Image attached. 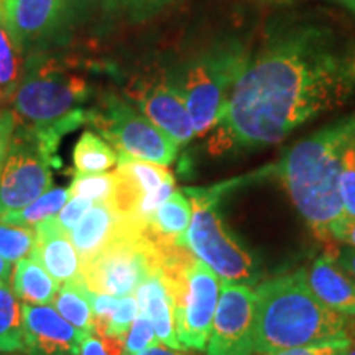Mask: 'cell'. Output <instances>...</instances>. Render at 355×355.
<instances>
[{
    "mask_svg": "<svg viewBox=\"0 0 355 355\" xmlns=\"http://www.w3.org/2000/svg\"><path fill=\"white\" fill-rule=\"evenodd\" d=\"M354 91L355 43L316 15L275 17L235 83L214 141L219 152L277 145Z\"/></svg>",
    "mask_w": 355,
    "mask_h": 355,
    "instance_id": "obj_1",
    "label": "cell"
},
{
    "mask_svg": "<svg viewBox=\"0 0 355 355\" xmlns=\"http://www.w3.org/2000/svg\"><path fill=\"white\" fill-rule=\"evenodd\" d=\"M354 132L355 112L300 140L275 166L306 224L326 242L337 241L345 222L340 173Z\"/></svg>",
    "mask_w": 355,
    "mask_h": 355,
    "instance_id": "obj_2",
    "label": "cell"
},
{
    "mask_svg": "<svg viewBox=\"0 0 355 355\" xmlns=\"http://www.w3.org/2000/svg\"><path fill=\"white\" fill-rule=\"evenodd\" d=\"M252 355L355 339V318L336 313L309 290L303 270L260 283Z\"/></svg>",
    "mask_w": 355,
    "mask_h": 355,
    "instance_id": "obj_3",
    "label": "cell"
},
{
    "mask_svg": "<svg viewBox=\"0 0 355 355\" xmlns=\"http://www.w3.org/2000/svg\"><path fill=\"white\" fill-rule=\"evenodd\" d=\"M91 83L63 60L44 51L30 53L25 74L12 99L15 122L33 128L44 140L60 145L61 137L87 122L83 109Z\"/></svg>",
    "mask_w": 355,
    "mask_h": 355,
    "instance_id": "obj_4",
    "label": "cell"
},
{
    "mask_svg": "<svg viewBox=\"0 0 355 355\" xmlns=\"http://www.w3.org/2000/svg\"><path fill=\"white\" fill-rule=\"evenodd\" d=\"M252 50L239 37H224L189 56L166 81L183 96L196 135L214 130Z\"/></svg>",
    "mask_w": 355,
    "mask_h": 355,
    "instance_id": "obj_5",
    "label": "cell"
},
{
    "mask_svg": "<svg viewBox=\"0 0 355 355\" xmlns=\"http://www.w3.org/2000/svg\"><path fill=\"white\" fill-rule=\"evenodd\" d=\"M245 181L232 180L211 188H186L193 216L184 235L191 254L206 263L222 282L254 286L260 282L261 268L257 257L222 219L219 201L225 193Z\"/></svg>",
    "mask_w": 355,
    "mask_h": 355,
    "instance_id": "obj_6",
    "label": "cell"
},
{
    "mask_svg": "<svg viewBox=\"0 0 355 355\" xmlns=\"http://www.w3.org/2000/svg\"><path fill=\"white\" fill-rule=\"evenodd\" d=\"M158 273L170 291L176 334L183 347L204 350L219 301V277L181 243H157Z\"/></svg>",
    "mask_w": 355,
    "mask_h": 355,
    "instance_id": "obj_7",
    "label": "cell"
},
{
    "mask_svg": "<svg viewBox=\"0 0 355 355\" xmlns=\"http://www.w3.org/2000/svg\"><path fill=\"white\" fill-rule=\"evenodd\" d=\"M146 227L132 224L104 250L81 263L83 282L92 293L115 298L133 295L150 275L158 272V250Z\"/></svg>",
    "mask_w": 355,
    "mask_h": 355,
    "instance_id": "obj_8",
    "label": "cell"
},
{
    "mask_svg": "<svg viewBox=\"0 0 355 355\" xmlns=\"http://www.w3.org/2000/svg\"><path fill=\"white\" fill-rule=\"evenodd\" d=\"M58 146L33 128L15 123L0 171V216L24 209L53 188V166H60Z\"/></svg>",
    "mask_w": 355,
    "mask_h": 355,
    "instance_id": "obj_9",
    "label": "cell"
},
{
    "mask_svg": "<svg viewBox=\"0 0 355 355\" xmlns=\"http://www.w3.org/2000/svg\"><path fill=\"white\" fill-rule=\"evenodd\" d=\"M87 121L119 157L163 166L171 165L178 157L180 145L121 96L105 94L96 109L89 110Z\"/></svg>",
    "mask_w": 355,
    "mask_h": 355,
    "instance_id": "obj_10",
    "label": "cell"
},
{
    "mask_svg": "<svg viewBox=\"0 0 355 355\" xmlns=\"http://www.w3.org/2000/svg\"><path fill=\"white\" fill-rule=\"evenodd\" d=\"M257 293L252 286L222 282L207 355H252Z\"/></svg>",
    "mask_w": 355,
    "mask_h": 355,
    "instance_id": "obj_11",
    "label": "cell"
},
{
    "mask_svg": "<svg viewBox=\"0 0 355 355\" xmlns=\"http://www.w3.org/2000/svg\"><path fill=\"white\" fill-rule=\"evenodd\" d=\"M89 0H12L7 24L25 51L50 46L78 20Z\"/></svg>",
    "mask_w": 355,
    "mask_h": 355,
    "instance_id": "obj_12",
    "label": "cell"
},
{
    "mask_svg": "<svg viewBox=\"0 0 355 355\" xmlns=\"http://www.w3.org/2000/svg\"><path fill=\"white\" fill-rule=\"evenodd\" d=\"M26 355H79L84 334L51 306L21 303Z\"/></svg>",
    "mask_w": 355,
    "mask_h": 355,
    "instance_id": "obj_13",
    "label": "cell"
},
{
    "mask_svg": "<svg viewBox=\"0 0 355 355\" xmlns=\"http://www.w3.org/2000/svg\"><path fill=\"white\" fill-rule=\"evenodd\" d=\"M135 102L137 109L180 146L188 145L196 135L183 96L166 79L145 86Z\"/></svg>",
    "mask_w": 355,
    "mask_h": 355,
    "instance_id": "obj_14",
    "label": "cell"
},
{
    "mask_svg": "<svg viewBox=\"0 0 355 355\" xmlns=\"http://www.w3.org/2000/svg\"><path fill=\"white\" fill-rule=\"evenodd\" d=\"M132 224H137V222L122 216L110 201L96 202L76 227L69 232V239L76 248L81 263L104 250Z\"/></svg>",
    "mask_w": 355,
    "mask_h": 355,
    "instance_id": "obj_15",
    "label": "cell"
},
{
    "mask_svg": "<svg viewBox=\"0 0 355 355\" xmlns=\"http://www.w3.org/2000/svg\"><path fill=\"white\" fill-rule=\"evenodd\" d=\"M35 247L32 259L51 275L58 285L83 279L81 259L71 242L69 235L58 229L51 219L43 220L35 227Z\"/></svg>",
    "mask_w": 355,
    "mask_h": 355,
    "instance_id": "obj_16",
    "label": "cell"
},
{
    "mask_svg": "<svg viewBox=\"0 0 355 355\" xmlns=\"http://www.w3.org/2000/svg\"><path fill=\"white\" fill-rule=\"evenodd\" d=\"M303 270L309 290L336 313L355 318V278L327 255L318 257Z\"/></svg>",
    "mask_w": 355,
    "mask_h": 355,
    "instance_id": "obj_17",
    "label": "cell"
},
{
    "mask_svg": "<svg viewBox=\"0 0 355 355\" xmlns=\"http://www.w3.org/2000/svg\"><path fill=\"white\" fill-rule=\"evenodd\" d=\"M135 293L140 313H145L150 318L159 343L173 350H186L178 339L173 300L159 273L150 275Z\"/></svg>",
    "mask_w": 355,
    "mask_h": 355,
    "instance_id": "obj_18",
    "label": "cell"
},
{
    "mask_svg": "<svg viewBox=\"0 0 355 355\" xmlns=\"http://www.w3.org/2000/svg\"><path fill=\"white\" fill-rule=\"evenodd\" d=\"M193 207L184 191H175L146 224V234L152 241L184 243V235L191 224Z\"/></svg>",
    "mask_w": 355,
    "mask_h": 355,
    "instance_id": "obj_19",
    "label": "cell"
},
{
    "mask_svg": "<svg viewBox=\"0 0 355 355\" xmlns=\"http://www.w3.org/2000/svg\"><path fill=\"white\" fill-rule=\"evenodd\" d=\"M60 285L37 260L21 259L13 272V293L25 304L46 306L53 303Z\"/></svg>",
    "mask_w": 355,
    "mask_h": 355,
    "instance_id": "obj_20",
    "label": "cell"
},
{
    "mask_svg": "<svg viewBox=\"0 0 355 355\" xmlns=\"http://www.w3.org/2000/svg\"><path fill=\"white\" fill-rule=\"evenodd\" d=\"M26 51L6 19H0V105L12 102L25 74Z\"/></svg>",
    "mask_w": 355,
    "mask_h": 355,
    "instance_id": "obj_21",
    "label": "cell"
},
{
    "mask_svg": "<svg viewBox=\"0 0 355 355\" xmlns=\"http://www.w3.org/2000/svg\"><path fill=\"white\" fill-rule=\"evenodd\" d=\"M53 308L84 334H92V291L83 279L63 283L58 288Z\"/></svg>",
    "mask_w": 355,
    "mask_h": 355,
    "instance_id": "obj_22",
    "label": "cell"
},
{
    "mask_svg": "<svg viewBox=\"0 0 355 355\" xmlns=\"http://www.w3.org/2000/svg\"><path fill=\"white\" fill-rule=\"evenodd\" d=\"M119 163L115 150L97 133L86 130L79 137L73 150V166L79 175L107 173Z\"/></svg>",
    "mask_w": 355,
    "mask_h": 355,
    "instance_id": "obj_23",
    "label": "cell"
},
{
    "mask_svg": "<svg viewBox=\"0 0 355 355\" xmlns=\"http://www.w3.org/2000/svg\"><path fill=\"white\" fill-rule=\"evenodd\" d=\"M0 352H25L21 303L8 282H0Z\"/></svg>",
    "mask_w": 355,
    "mask_h": 355,
    "instance_id": "obj_24",
    "label": "cell"
},
{
    "mask_svg": "<svg viewBox=\"0 0 355 355\" xmlns=\"http://www.w3.org/2000/svg\"><path fill=\"white\" fill-rule=\"evenodd\" d=\"M69 191L64 188H51L50 191L42 194L24 209L7 212V214L0 216V222L3 224L17 225V227L35 229L43 220L51 219L58 212L63 209V206L69 201Z\"/></svg>",
    "mask_w": 355,
    "mask_h": 355,
    "instance_id": "obj_25",
    "label": "cell"
},
{
    "mask_svg": "<svg viewBox=\"0 0 355 355\" xmlns=\"http://www.w3.org/2000/svg\"><path fill=\"white\" fill-rule=\"evenodd\" d=\"M117 176L114 173L79 175L76 173L68 188L71 198H84L92 202H107L112 199Z\"/></svg>",
    "mask_w": 355,
    "mask_h": 355,
    "instance_id": "obj_26",
    "label": "cell"
},
{
    "mask_svg": "<svg viewBox=\"0 0 355 355\" xmlns=\"http://www.w3.org/2000/svg\"><path fill=\"white\" fill-rule=\"evenodd\" d=\"M35 229L17 227L0 222V259L8 263H17L32 255L35 247Z\"/></svg>",
    "mask_w": 355,
    "mask_h": 355,
    "instance_id": "obj_27",
    "label": "cell"
},
{
    "mask_svg": "<svg viewBox=\"0 0 355 355\" xmlns=\"http://www.w3.org/2000/svg\"><path fill=\"white\" fill-rule=\"evenodd\" d=\"M176 0H104V10L133 24L146 21L175 3Z\"/></svg>",
    "mask_w": 355,
    "mask_h": 355,
    "instance_id": "obj_28",
    "label": "cell"
},
{
    "mask_svg": "<svg viewBox=\"0 0 355 355\" xmlns=\"http://www.w3.org/2000/svg\"><path fill=\"white\" fill-rule=\"evenodd\" d=\"M340 198L344 204L345 220L355 219V132L350 137L344 153L343 173H340Z\"/></svg>",
    "mask_w": 355,
    "mask_h": 355,
    "instance_id": "obj_29",
    "label": "cell"
},
{
    "mask_svg": "<svg viewBox=\"0 0 355 355\" xmlns=\"http://www.w3.org/2000/svg\"><path fill=\"white\" fill-rule=\"evenodd\" d=\"M155 344H157V334H155L152 321L145 313H139L123 340L125 355H137Z\"/></svg>",
    "mask_w": 355,
    "mask_h": 355,
    "instance_id": "obj_30",
    "label": "cell"
},
{
    "mask_svg": "<svg viewBox=\"0 0 355 355\" xmlns=\"http://www.w3.org/2000/svg\"><path fill=\"white\" fill-rule=\"evenodd\" d=\"M140 308L139 301H137V296L128 295L119 298L117 308H115L112 319L109 322L107 336L110 337H119V339H125L128 329L135 321V318L139 316Z\"/></svg>",
    "mask_w": 355,
    "mask_h": 355,
    "instance_id": "obj_31",
    "label": "cell"
},
{
    "mask_svg": "<svg viewBox=\"0 0 355 355\" xmlns=\"http://www.w3.org/2000/svg\"><path fill=\"white\" fill-rule=\"evenodd\" d=\"M92 206H94V202L89 201V199L69 198V201L64 204L63 209L58 212L55 217H51V222L58 229H61L64 234L69 235L71 230L76 227Z\"/></svg>",
    "mask_w": 355,
    "mask_h": 355,
    "instance_id": "obj_32",
    "label": "cell"
},
{
    "mask_svg": "<svg viewBox=\"0 0 355 355\" xmlns=\"http://www.w3.org/2000/svg\"><path fill=\"white\" fill-rule=\"evenodd\" d=\"M119 337L89 334L84 337L79 355H125V345Z\"/></svg>",
    "mask_w": 355,
    "mask_h": 355,
    "instance_id": "obj_33",
    "label": "cell"
},
{
    "mask_svg": "<svg viewBox=\"0 0 355 355\" xmlns=\"http://www.w3.org/2000/svg\"><path fill=\"white\" fill-rule=\"evenodd\" d=\"M350 343H352V339L344 337V339L329 340V343L313 344V345H304V347L282 350V352H278L275 355H343L344 350L349 347Z\"/></svg>",
    "mask_w": 355,
    "mask_h": 355,
    "instance_id": "obj_34",
    "label": "cell"
},
{
    "mask_svg": "<svg viewBox=\"0 0 355 355\" xmlns=\"http://www.w3.org/2000/svg\"><path fill=\"white\" fill-rule=\"evenodd\" d=\"M15 123V115L12 110L7 109V105H0V171H2L3 162H6Z\"/></svg>",
    "mask_w": 355,
    "mask_h": 355,
    "instance_id": "obj_35",
    "label": "cell"
},
{
    "mask_svg": "<svg viewBox=\"0 0 355 355\" xmlns=\"http://www.w3.org/2000/svg\"><path fill=\"white\" fill-rule=\"evenodd\" d=\"M326 250L327 252L324 255L339 263L345 272L355 278V247H343L339 242H327Z\"/></svg>",
    "mask_w": 355,
    "mask_h": 355,
    "instance_id": "obj_36",
    "label": "cell"
},
{
    "mask_svg": "<svg viewBox=\"0 0 355 355\" xmlns=\"http://www.w3.org/2000/svg\"><path fill=\"white\" fill-rule=\"evenodd\" d=\"M336 242H344L350 247H355V219L345 220L340 227V232L337 235Z\"/></svg>",
    "mask_w": 355,
    "mask_h": 355,
    "instance_id": "obj_37",
    "label": "cell"
},
{
    "mask_svg": "<svg viewBox=\"0 0 355 355\" xmlns=\"http://www.w3.org/2000/svg\"><path fill=\"white\" fill-rule=\"evenodd\" d=\"M137 355H188V354H181V352H175V350H171L170 347H166V345H159L158 343L152 345V347L145 349L144 352L137 354Z\"/></svg>",
    "mask_w": 355,
    "mask_h": 355,
    "instance_id": "obj_38",
    "label": "cell"
},
{
    "mask_svg": "<svg viewBox=\"0 0 355 355\" xmlns=\"http://www.w3.org/2000/svg\"><path fill=\"white\" fill-rule=\"evenodd\" d=\"M10 273H12V265L3 259H0V282L10 283Z\"/></svg>",
    "mask_w": 355,
    "mask_h": 355,
    "instance_id": "obj_39",
    "label": "cell"
},
{
    "mask_svg": "<svg viewBox=\"0 0 355 355\" xmlns=\"http://www.w3.org/2000/svg\"><path fill=\"white\" fill-rule=\"evenodd\" d=\"M326 2H331L334 3V6L343 7L344 10H347L355 17V0H326Z\"/></svg>",
    "mask_w": 355,
    "mask_h": 355,
    "instance_id": "obj_40",
    "label": "cell"
},
{
    "mask_svg": "<svg viewBox=\"0 0 355 355\" xmlns=\"http://www.w3.org/2000/svg\"><path fill=\"white\" fill-rule=\"evenodd\" d=\"M12 0H0V19H6L7 20V12L8 7H10Z\"/></svg>",
    "mask_w": 355,
    "mask_h": 355,
    "instance_id": "obj_41",
    "label": "cell"
},
{
    "mask_svg": "<svg viewBox=\"0 0 355 355\" xmlns=\"http://www.w3.org/2000/svg\"><path fill=\"white\" fill-rule=\"evenodd\" d=\"M343 355H355V339H352V343L349 344V347L344 350Z\"/></svg>",
    "mask_w": 355,
    "mask_h": 355,
    "instance_id": "obj_42",
    "label": "cell"
},
{
    "mask_svg": "<svg viewBox=\"0 0 355 355\" xmlns=\"http://www.w3.org/2000/svg\"><path fill=\"white\" fill-rule=\"evenodd\" d=\"M0 355H24V354H17V352H13V354H6V352H0Z\"/></svg>",
    "mask_w": 355,
    "mask_h": 355,
    "instance_id": "obj_43",
    "label": "cell"
}]
</instances>
